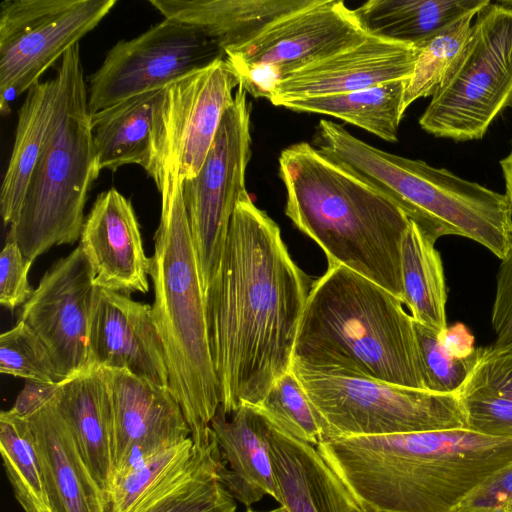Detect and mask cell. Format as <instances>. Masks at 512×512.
<instances>
[{
    "label": "cell",
    "instance_id": "1",
    "mask_svg": "<svg viewBox=\"0 0 512 512\" xmlns=\"http://www.w3.org/2000/svg\"><path fill=\"white\" fill-rule=\"evenodd\" d=\"M308 284L277 223L250 196L242 199L205 292L210 351L227 415L257 406L291 369Z\"/></svg>",
    "mask_w": 512,
    "mask_h": 512
},
{
    "label": "cell",
    "instance_id": "2",
    "mask_svg": "<svg viewBox=\"0 0 512 512\" xmlns=\"http://www.w3.org/2000/svg\"><path fill=\"white\" fill-rule=\"evenodd\" d=\"M318 451L366 510L452 512L512 464V439L468 429L360 436Z\"/></svg>",
    "mask_w": 512,
    "mask_h": 512
},
{
    "label": "cell",
    "instance_id": "3",
    "mask_svg": "<svg viewBox=\"0 0 512 512\" xmlns=\"http://www.w3.org/2000/svg\"><path fill=\"white\" fill-rule=\"evenodd\" d=\"M291 369L423 389L414 320L403 302L342 265L310 288Z\"/></svg>",
    "mask_w": 512,
    "mask_h": 512
},
{
    "label": "cell",
    "instance_id": "4",
    "mask_svg": "<svg viewBox=\"0 0 512 512\" xmlns=\"http://www.w3.org/2000/svg\"><path fill=\"white\" fill-rule=\"evenodd\" d=\"M285 214L325 253L403 302L401 247L410 220L383 193L300 142L279 156Z\"/></svg>",
    "mask_w": 512,
    "mask_h": 512
},
{
    "label": "cell",
    "instance_id": "5",
    "mask_svg": "<svg viewBox=\"0 0 512 512\" xmlns=\"http://www.w3.org/2000/svg\"><path fill=\"white\" fill-rule=\"evenodd\" d=\"M161 216L149 275L152 315L161 339L169 389L179 403L197 448L212 439L210 423L221 405L208 335L205 294L182 196V180L166 165Z\"/></svg>",
    "mask_w": 512,
    "mask_h": 512
},
{
    "label": "cell",
    "instance_id": "6",
    "mask_svg": "<svg viewBox=\"0 0 512 512\" xmlns=\"http://www.w3.org/2000/svg\"><path fill=\"white\" fill-rule=\"evenodd\" d=\"M314 146L395 203L435 241L469 238L502 259L512 246V210L505 194L430 166L380 150L342 125L320 120Z\"/></svg>",
    "mask_w": 512,
    "mask_h": 512
},
{
    "label": "cell",
    "instance_id": "7",
    "mask_svg": "<svg viewBox=\"0 0 512 512\" xmlns=\"http://www.w3.org/2000/svg\"><path fill=\"white\" fill-rule=\"evenodd\" d=\"M55 75V114L6 238L31 261L80 239L88 193L100 173L79 44L65 53Z\"/></svg>",
    "mask_w": 512,
    "mask_h": 512
},
{
    "label": "cell",
    "instance_id": "8",
    "mask_svg": "<svg viewBox=\"0 0 512 512\" xmlns=\"http://www.w3.org/2000/svg\"><path fill=\"white\" fill-rule=\"evenodd\" d=\"M512 107V6L489 2L419 118L427 133L455 141L481 139Z\"/></svg>",
    "mask_w": 512,
    "mask_h": 512
},
{
    "label": "cell",
    "instance_id": "9",
    "mask_svg": "<svg viewBox=\"0 0 512 512\" xmlns=\"http://www.w3.org/2000/svg\"><path fill=\"white\" fill-rule=\"evenodd\" d=\"M291 370L325 421L327 441L467 429L457 395L376 379Z\"/></svg>",
    "mask_w": 512,
    "mask_h": 512
},
{
    "label": "cell",
    "instance_id": "10",
    "mask_svg": "<svg viewBox=\"0 0 512 512\" xmlns=\"http://www.w3.org/2000/svg\"><path fill=\"white\" fill-rule=\"evenodd\" d=\"M238 86L198 174L182 180V196L204 294L220 262L237 204L248 197L251 158L250 106Z\"/></svg>",
    "mask_w": 512,
    "mask_h": 512
},
{
    "label": "cell",
    "instance_id": "11",
    "mask_svg": "<svg viewBox=\"0 0 512 512\" xmlns=\"http://www.w3.org/2000/svg\"><path fill=\"white\" fill-rule=\"evenodd\" d=\"M116 0H3L0 4V107L40 82L93 30Z\"/></svg>",
    "mask_w": 512,
    "mask_h": 512
},
{
    "label": "cell",
    "instance_id": "12",
    "mask_svg": "<svg viewBox=\"0 0 512 512\" xmlns=\"http://www.w3.org/2000/svg\"><path fill=\"white\" fill-rule=\"evenodd\" d=\"M222 49L199 29L162 20L130 40L118 41L89 76L90 114L127 98L166 88L215 60Z\"/></svg>",
    "mask_w": 512,
    "mask_h": 512
},
{
    "label": "cell",
    "instance_id": "13",
    "mask_svg": "<svg viewBox=\"0 0 512 512\" xmlns=\"http://www.w3.org/2000/svg\"><path fill=\"white\" fill-rule=\"evenodd\" d=\"M98 289L92 267L78 245L46 271L22 306L19 321L40 337L64 380L90 369L89 331Z\"/></svg>",
    "mask_w": 512,
    "mask_h": 512
},
{
    "label": "cell",
    "instance_id": "14",
    "mask_svg": "<svg viewBox=\"0 0 512 512\" xmlns=\"http://www.w3.org/2000/svg\"><path fill=\"white\" fill-rule=\"evenodd\" d=\"M368 34L341 0H310L266 25L246 42L228 49L229 63H264L282 79L296 70L357 44Z\"/></svg>",
    "mask_w": 512,
    "mask_h": 512
},
{
    "label": "cell",
    "instance_id": "15",
    "mask_svg": "<svg viewBox=\"0 0 512 512\" xmlns=\"http://www.w3.org/2000/svg\"><path fill=\"white\" fill-rule=\"evenodd\" d=\"M102 369L113 413L114 481L161 450L191 438V431L169 388L126 369Z\"/></svg>",
    "mask_w": 512,
    "mask_h": 512
},
{
    "label": "cell",
    "instance_id": "16",
    "mask_svg": "<svg viewBox=\"0 0 512 512\" xmlns=\"http://www.w3.org/2000/svg\"><path fill=\"white\" fill-rule=\"evenodd\" d=\"M238 86L235 71L219 58L165 88L166 164L176 166L181 180L200 171Z\"/></svg>",
    "mask_w": 512,
    "mask_h": 512
},
{
    "label": "cell",
    "instance_id": "17",
    "mask_svg": "<svg viewBox=\"0 0 512 512\" xmlns=\"http://www.w3.org/2000/svg\"><path fill=\"white\" fill-rule=\"evenodd\" d=\"M90 368L126 369L169 388L165 353L152 306L99 288L89 331Z\"/></svg>",
    "mask_w": 512,
    "mask_h": 512
},
{
    "label": "cell",
    "instance_id": "18",
    "mask_svg": "<svg viewBox=\"0 0 512 512\" xmlns=\"http://www.w3.org/2000/svg\"><path fill=\"white\" fill-rule=\"evenodd\" d=\"M417 56L413 45L367 35L355 45L291 73L270 102L342 94L411 78Z\"/></svg>",
    "mask_w": 512,
    "mask_h": 512
},
{
    "label": "cell",
    "instance_id": "19",
    "mask_svg": "<svg viewBox=\"0 0 512 512\" xmlns=\"http://www.w3.org/2000/svg\"><path fill=\"white\" fill-rule=\"evenodd\" d=\"M98 288L128 294L146 293L150 257L129 199L115 188L101 192L85 217L79 244Z\"/></svg>",
    "mask_w": 512,
    "mask_h": 512
},
{
    "label": "cell",
    "instance_id": "20",
    "mask_svg": "<svg viewBox=\"0 0 512 512\" xmlns=\"http://www.w3.org/2000/svg\"><path fill=\"white\" fill-rule=\"evenodd\" d=\"M165 88L132 96L91 114L99 170L141 166L160 191L166 170L163 108Z\"/></svg>",
    "mask_w": 512,
    "mask_h": 512
},
{
    "label": "cell",
    "instance_id": "21",
    "mask_svg": "<svg viewBox=\"0 0 512 512\" xmlns=\"http://www.w3.org/2000/svg\"><path fill=\"white\" fill-rule=\"evenodd\" d=\"M268 422L280 505L289 512H363L360 502L316 446Z\"/></svg>",
    "mask_w": 512,
    "mask_h": 512
},
{
    "label": "cell",
    "instance_id": "22",
    "mask_svg": "<svg viewBox=\"0 0 512 512\" xmlns=\"http://www.w3.org/2000/svg\"><path fill=\"white\" fill-rule=\"evenodd\" d=\"M34 436L53 512H110L87 468L56 396L26 418Z\"/></svg>",
    "mask_w": 512,
    "mask_h": 512
},
{
    "label": "cell",
    "instance_id": "23",
    "mask_svg": "<svg viewBox=\"0 0 512 512\" xmlns=\"http://www.w3.org/2000/svg\"><path fill=\"white\" fill-rule=\"evenodd\" d=\"M210 426L224 462L222 481L235 500L249 507L268 494L278 502L267 418L252 405H242L230 415L220 406Z\"/></svg>",
    "mask_w": 512,
    "mask_h": 512
},
{
    "label": "cell",
    "instance_id": "24",
    "mask_svg": "<svg viewBox=\"0 0 512 512\" xmlns=\"http://www.w3.org/2000/svg\"><path fill=\"white\" fill-rule=\"evenodd\" d=\"M56 402L110 507L114 476L113 413L103 369L92 367L65 381Z\"/></svg>",
    "mask_w": 512,
    "mask_h": 512
},
{
    "label": "cell",
    "instance_id": "25",
    "mask_svg": "<svg viewBox=\"0 0 512 512\" xmlns=\"http://www.w3.org/2000/svg\"><path fill=\"white\" fill-rule=\"evenodd\" d=\"M223 464L213 433L209 444L194 446L189 460L149 488L131 512H236L235 498L221 478Z\"/></svg>",
    "mask_w": 512,
    "mask_h": 512
},
{
    "label": "cell",
    "instance_id": "26",
    "mask_svg": "<svg viewBox=\"0 0 512 512\" xmlns=\"http://www.w3.org/2000/svg\"><path fill=\"white\" fill-rule=\"evenodd\" d=\"M166 19L189 24L223 52L255 36L280 16L310 0H149Z\"/></svg>",
    "mask_w": 512,
    "mask_h": 512
},
{
    "label": "cell",
    "instance_id": "27",
    "mask_svg": "<svg viewBox=\"0 0 512 512\" xmlns=\"http://www.w3.org/2000/svg\"><path fill=\"white\" fill-rule=\"evenodd\" d=\"M58 78L38 82L27 92L18 111L15 138L3 177L0 208L5 226L17 218L30 176L55 114Z\"/></svg>",
    "mask_w": 512,
    "mask_h": 512
},
{
    "label": "cell",
    "instance_id": "28",
    "mask_svg": "<svg viewBox=\"0 0 512 512\" xmlns=\"http://www.w3.org/2000/svg\"><path fill=\"white\" fill-rule=\"evenodd\" d=\"M490 0H370L353 12L372 36L415 46Z\"/></svg>",
    "mask_w": 512,
    "mask_h": 512
},
{
    "label": "cell",
    "instance_id": "29",
    "mask_svg": "<svg viewBox=\"0 0 512 512\" xmlns=\"http://www.w3.org/2000/svg\"><path fill=\"white\" fill-rule=\"evenodd\" d=\"M457 397L468 430L512 439V348H482Z\"/></svg>",
    "mask_w": 512,
    "mask_h": 512
},
{
    "label": "cell",
    "instance_id": "30",
    "mask_svg": "<svg viewBox=\"0 0 512 512\" xmlns=\"http://www.w3.org/2000/svg\"><path fill=\"white\" fill-rule=\"evenodd\" d=\"M408 80H395L342 94L290 99L279 106L333 116L385 141L396 142L405 112L403 100Z\"/></svg>",
    "mask_w": 512,
    "mask_h": 512
},
{
    "label": "cell",
    "instance_id": "31",
    "mask_svg": "<svg viewBox=\"0 0 512 512\" xmlns=\"http://www.w3.org/2000/svg\"><path fill=\"white\" fill-rule=\"evenodd\" d=\"M435 242L410 221L401 247L403 304L415 322L442 333L448 328L447 292Z\"/></svg>",
    "mask_w": 512,
    "mask_h": 512
},
{
    "label": "cell",
    "instance_id": "32",
    "mask_svg": "<svg viewBox=\"0 0 512 512\" xmlns=\"http://www.w3.org/2000/svg\"><path fill=\"white\" fill-rule=\"evenodd\" d=\"M0 452L14 497L24 512H53L30 424L10 410L0 414Z\"/></svg>",
    "mask_w": 512,
    "mask_h": 512
},
{
    "label": "cell",
    "instance_id": "33",
    "mask_svg": "<svg viewBox=\"0 0 512 512\" xmlns=\"http://www.w3.org/2000/svg\"><path fill=\"white\" fill-rule=\"evenodd\" d=\"M476 14L463 16L415 45L417 56L404 93V111L415 100L432 96L442 84L469 38Z\"/></svg>",
    "mask_w": 512,
    "mask_h": 512
},
{
    "label": "cell",
    "instance_id": "34",
    "mask_svg": "<svg viewBox=\"0 0 512 512\" xmlns=\"http://www.w3.org/2000/svg\"><path fill=\"white\" fill-rule=\"evenodd\" d=\"M255 407L277 427L304 442L317 446L329 439L325 421L291 369L274 382Z\"/></svg>",
    "mask_w": 512,
    "mask_h": 512
},
{
    "label": "cell",
    "instance_id": "35",
    "mask_svg": "<svg viewBox=\"0 0 512 512\" xmlns=\"http://www.w3.org/2000/svg\"><path fill=\"white\" fill-rule=\"evenodd\" d=\"M424 388L427 391L457 395L476 365L482 348L467 357L453 353L440 332L414 321Z\"/></svg>",
    "mask_w": 512,
    "mask_h": 512
},
{
    "label": "cell",
    "instance_id": "36",
    "mask_svg": "<svg viewBox=\"0 0 512 512\" xmlns=\"http://www.w3.org/2000/svg\"><path fill=\"white\" fill-rule=\"evenodd\" d=\"M0 372L44 383L67 381L58 374L46 345L23 321L0 336Z\"/></svg>",
    "mask_w": 512,
    "mask_h": 512
},
{
    "label": "cell",
    "instance_id": "37",
    "mask_svg": "<svg viewBox=\"0 0 512 512\" xmlns=\"http://www.w3.org/2000/svg\"><path fill=\"white\" fill-rule=\"evenodd\" d=\"M194 450L191 438L165 448L141 465L114 479L110 512H131L141 497L168 472L189 460Z\"/></svg>",
    "mask_w": 512,
    "mask_h": 512
},
{
    "label": "cell",
    "instance_id": "38",
    "mask_svg": "<svg viewBox=\"0 0 512 512\" xmlns=\"http://www.w3.org/2000/svg\"><path fill=\"white\" fill-rule=\"evenodd\" d=\"M32 263L16 243L6 240L0 254V303L5 308L14 310L32 296L34 289L28 281Z\"/></svg>",
    "mask_w": 512,
    "mask_h": 512
},
{
    "label": "cell",
    "instance_id": "39",
    "mask_svg": "<svg viewBox=\"0 0 512 512\" xmlns=\"http://www.w3.org/2000/svg\"><path fill=\"white\" fill-rule=\"evenodd\" d=\"M455 512H512V464L471 492Z\"/></svg>",
    "mask_w": 512,
    "mask_h": 512
},
{
    "label": "cell",
    "instance_id": "40",
    "mask_svg": "<svg viewBox=\"0 0 512 512\" xmlns=\"http://www.w3.org/2000/svg\"><path fill=\"white\" fill-rule=\"evenodd\" d=\"M491 323L496 336L492 347L512 348V246L498 268Z\"/></svg>",
    "mask_w": 512,
    "mask_h": 512
},
{
    "label": "cell",
    "instance_id": "41",
    "mask_svg": "<svg viewBox=\"0 0 512 512\" xmlns=\"http://www.w3.org/2000/svg\"><path fill=\"white\" fill-rule=\"evenodd\" d=\"M62 383H44L26 380L24 388L18 394L14 405L9 409L15 415L28 418L34 412L51 401L60 391Z\"/></svg>",
    "mask_w": 512,
    "mask_h": 512
},
{
    "label": "cell",
    "instance_id": "42",
    "mask_svg": "<svg viewBox=\"0 0 512 512\" xmlns=\"http://www.w3.org/2000/svg\"><path fill=\"white\" fill-rule=\"evenodd\" d=\"M441 336L444 344L459 356H471L479 349L474 346V337L470 331L461 323L448 327Z\"/></svg>",
    "mask_w": 512,
    "mask_h": 512
},
{
    "label": "cell",
    "instance_id": "43",
    "mask_svg": "<svg viewBox=\"0 0 512 512\" xmlns=\"http://www.w3.org/2000/svg\"><path fill=\"white\" fill-rule=\"evenodd\" d=\"M500 166L505 180V195L508 198L512 210V148L510 153L500 161Z\"/></svg>",
    "mask_w": 512,
    "mask_h": 512
},
{
    "label": "cell",
    "instance_id": "44",
    "mask_svg": "<svg viewBox=\"0 0 512 512\" xmlns=\"http://www.w3.org/2000/svg\"><path fill=\"white\" fill-rule=\"evenodd\" d=\"M245 512H260V511H255L253 509L248 508ZM263 512H289V510L285 506L280 505L279 507H277L275 509H272L270 511H263Z\"/></svg>",
    "mask_w": 512,
    "mask_h": 512
},
{
    "label": "cell",
    "instance_id": "45",
    "mask_svg": "<svg viewBox=\"0 0 512 512\" xmlns=\"http://www.w3.org/2000/svg\"><path fill=\"white\" fill-rule=\"evenodd\" d=\"M363 512H375V511H370V510H366L363 508ZM452 512H455V511H452Z\"/></svg>",
    "mask_w": 512,
    "mask_h": 512
}]
</instances>
